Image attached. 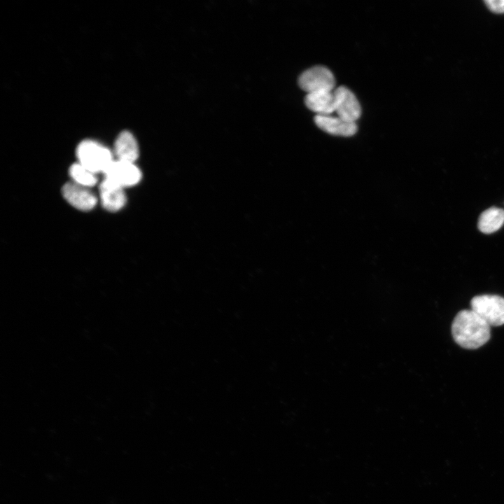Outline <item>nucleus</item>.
I'll list each match as a JSON object with an SVG mask.
<instances>
[{"mask_svg": "<svg viewBox=\"0 0 504 504\" xmlns=\"http://www.w3.org/2000/svg\"><path fill=\"white\" fill-rule=\"evenodd\" d=\"M451 333L454 341L461 347L475 349L489 341L490 326L472 309H465L455 316Z\"/></svg>", "mask_w": 504, "mask_h": 504, "instance_id": "obj_1", "label": "nucleus"}, {"mask_svg": "<svg viewBox=\"0 0 504 504\" xmlns=\"http://www.w3.org/2000/svg\"><path fill=\"white\" fill-rule=\"evenodd\" d=\"M76 156L79 164L95 174L104 173L113 160L110 150L92 140H85L79 144Z\"/></svg>", "mask_w": 504, "mask_h": 504, "instance_id": "obj_2", "label": "nucleus"}, {"mask_svg": "<svg viewBox=\"0 0 504 504\" xmlns=\"http://www.w3.org/2000/svg\"><path fill=\"white\" fill-rule=\"evenodd\" d=\"M473 312L478 314L490 326L504 324V298L496 295H482L474 297L470 301Z\"/></svg>", "mask_w": 504, "mask_h": 504, "instance_id": "obj_3", "label": "nucleus"}, {"mask_svg": "<svg viewBox=\"0 0 504 504\" xmlns=\"http://www.w3.org/2000/svg\"><path fill=\"white\" fill-rule=\"evenodd\" d=\"M298 84L308 93L332 92L335 85L332 73L326 66H316L304 71L299 77Z\"/></svg>", "mask_w": 504, "mask_h": 504, "instance_id": "obj_4", "label": "nucleus"}, {"mask_svg": "<svg viewBox=\"0 0 504 504\" xmlns=\"http://www.w3.org/2000/svg\"><path fill=\"white\" fill-rule=\"evenodd\" d=\"M103 174L105 178L123 188L137 184L141 178V172L134 163L118 160H113Z\"/></svg>", "mask_w": 504, "mask_h": 504, "instance_id": "obj_5", "label": "nucleus"}, {"mask_svg": "<svg viewBox=\"0 0 504 504\" xmlns=\"http://www.w3.org/2000/svg\"><path fill=\"white\" fill-rule=\"evenodd\" d=\"M335 111L337 116L356 122L361 113L360 105L354 94L347 88L340 86L333 91Z\"/></svg>", "mask_w": 504, "mask_h": 504, "instance_id": "obj_6", "label": "nucleus"}, {"mask_svg": "<svg viewBox=\"0 0 504 504\" xmlns=\"http://www.w3.org/2000/svg\"><path fill=\"white\" fill-rule=\"evenodd\" d=\"M62 193L64 198L72 206L83 211L92 210L97 203V197L90 188L73 181L63 186Z\"/></svg>", "mask_w": 504, "mask_h": 504, "instance_id": "obj_7", "label": "nucleus"}, {"mask_svg": "<svg viewBox=\"0 0 504 504\" xmlns=\"http://www.w3.org/2000/svg\"><path fill=\"white\" fill-rule=\"evenodd\" d=\"M99 190L101 204L106 210L115 212L125 206L127 200L122 187L104 178Z\"/></svg>", "mask_w": 504, "mask_h": 504, "instance_id": "obj_8", "label": "nucleus"}, {"mask_svg": "<svg viewBox=\"0 0 504 504\" xmlns=\"http://www.w3.org/2000/svg\"><path fill=\"white\" fill-rule=\"evenodd\" d=\"M314 122L321 130L336 136H351L356 133L358 129L356 122L330 115H316Z\"/></svg>", "mask_w": 504, "mask_h": 504, "instance_id": "obj_9", "label": "nucleus"}, {"mask_svg": "<svg viewBox=\"0 0 504 504\" xmlns=\"http://www.w3.org/2000/svg\"><path fill=\"white\" fill-rule=\"evenodd\" d=\"M114 151L116 160L133 162L139 157V146L134 136L128 131L122 132L117 137Z\"/></svg>", "mask_w": 504, "mask_h": 504, "instance_id": "obj_10", "label": "nucleus"}, {"mask_svg": "<svg viewBox=\"0 0 504 504\" xmlns=\"http://www.w3.org/2000/svg\"><path fill=\"white\" fill-rule=\"evenodd\" d=\"M307 107L317 115H330L335 111L333 92L308 93L304 99Z\"/></svg>", "mask_w": 504, "mask_h": 504, "instance_id": "obj_11", "label": "nucleus"}, {"mask_svg": "<svg viewBox=\"0 0 504 504\" xmlns=\"http://www.w3.org/2000/svg\"><path fill=\"white\" fill-rule=\"evenodd\" d=\"M504 223V210L498 207H490L483 211L478 220L479 230L490 234L499 230Z\"/></svg>", "mask_w": 504, "mask_h": 504, "instance_id": "obj_12", "label": "nucleus"}, {"mask_svg": "<svg viewBox=\"0 0 504 504\" xmlns=\"http://www.w3.org/2000/svg\"><path fill=\"white\" fill-rule=\"evenodd\" d=\"M69 174L73 182L90 188L95 186L98 181L94 173L90 172L78 162L73 164L70 167Z\"/></svg>", "mask_w": 504, "mask_h": 504, "instance_id": "obj_13", "label": "nucleus"}, {"mask_svg": "<svg viewBox=\"0 0 504 504\" xmlns=\"http://www.w3.org/2000/svg\"><path fill=\"white\" fill-rule=\"evenodd\" d=\"M484 2L492 12L504 13V0H488Z\"/></svg>", "mask_w": 504, "mask_h": 504, "instance_id": "obj_14", "label": "nucleus"}]
</instances>
